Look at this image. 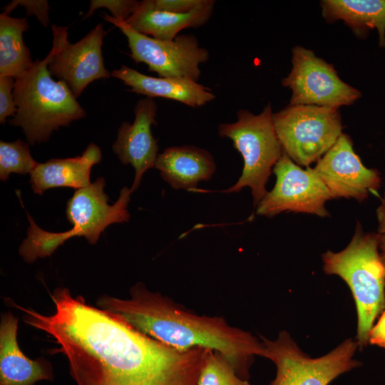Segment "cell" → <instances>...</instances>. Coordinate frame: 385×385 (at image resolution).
<instances>
[{"label": "cell", "instance_id": "484cf974", "mask_svg": "<svg viewBox=\"0 0 385 385\" xmlns=\"http://www.w3.org/2000/svg\"><path fill=\"white\" fill-rule=\"evenodd\" d=\"M18 6L25 8L27 15L35 16L45 27L49 24V4L46 0H14L4 8V13L9 14Z\"/></svg>", "mask_w": 385, "mask_h": 385}, {"label": "cell", "instance_id": "4316f807", "mask_svg": "<svg viewBox=\"0 0 385 385\" xmlns=\"http://www.w3.org/2000/svg\"><path fill=\"white\" fill-rule=\"evenodd\" d=\"M15 78L10 76H0V123L4 124L6 119L14 116L16 106L14 96Z\"/></svg>", "mask_w": 385, "mask_h": 385}, {"label": "cell", "instance_id": "603a6c76", "mask_svg": "<svg viewBox=\"0 0 385 385\" xmlns=\"http://www.w3.org/2000/svg\"><path fill=\"white\" fill-rule=\"evenodd\" d=\"M197 385H251L249 380L240 377L221 352L209 349L201 369Z\"/></svg>", "mask_w": 385, "mask_h": 385}, {"label": "cell", "instance_id": "44dd1931", "mask_svg": "<svg viewBox=\"0 0 385 385\" xmlns=\"http://www.w3.org/2000/svg\"><path fill=\"white\" fill-rule=\"evenodd\" d=\"M28 28L26 18L0 14V76L16 79L33 66L31 52L23 40Z\"/></svg>", "mask_w": 385, "mask_h": 385}, {"label": "cell", "instance_id": "f546056e", "mask_svg": "<svg viewBox=\"0 0 385 385\" xmlns=\"http://www.w3.org/2000/svg\"><path fill=\"white\" fill-rule=\"evenodd\" d=\"M376 218L378 220V233L385 236V192L381 198L380 205L376 209Z\"/></svg>", "mask_w": 385, "mask_h": 385}, {"label": "cell", "instance_id": "2e32d148", "mask_svg": "<svg viewBox=\"0 0 385 385\" xmlns=\"http://www.w3.org/2000/svg\"><path fill=\"white\" fill-rule=\"evenodd\" d=\"M111 76L129 86L130 91L149 98L161 97L192 108L201 107L215 98L212 91L197 81L178 78L153 77L125 65L111 72Z\"/></svg>", "mask_w": 385, "mask_h": 385}, {"label": "cell", "instance_id": "f1b7e54d", "mask_svg": "<svg viewBox=\"0 0 385 385\" xmlns=\"http://www.w3.org/2000/svg\"><path fill=\"white\" fill-rule=\"evenodd\" d=\"M369 342L385 349V309L369 333Z\"/></svg>", "mask_w": 385, "mask_h": 385}, {"label": "cell", "instance_id": "d6986e66", "mask_svg": "<svg viewBox=\"0 0 385 385\" xmlns=\"http://www.w3.org/2000/svg\"><path fill=\"white\" fill-rule=\"evenodd\" d=\"M215 1L204 0L197 8L189 13L178 14L154 9L150 0L139 1L135 12L124 21L134 30L160 40H173L188 28L205 24L210 19Z\"/></svg>", "mask_w": 385, "mask_h": 385}, {"label": "cell", "instance_id": "ffe728a7", "mask_svg": "<svg viewBox=\"0 0 385 385\" xmlns=\"http://www.w3.org/2000/svg\"><path fill=\"white\" fill-rule=\"evenodd\" d=\"M321 6L327 21L342 20L358 36L376 29L385 48V0H323Z\"/></svg>", "mask_w": 385, "mask_h": 385}, {"label": "cell", "instance_id": "cb8c5ba5", "mask_svg": "<svg viewBox=\"0 0 385 385\" xmlns=\"http://www.w3.org/2000/svg\"><path fill=\"white\" fill-rule=\"evenodd\" d=\"M38 163L31 155L28 144L20 139L0 141V179L6 181L11 173L31 174Z\"/></svg>", "mask_w": 385, "mask_h": 385}, {"label": "cell", "instance_id": "5b68a950", "mask_svg": "<svg viewBox=\"0 0 385 385\" xmlns=\"http://www.w3.org/2000/svg\"><path fill=\"white\" fill-rule=\"evenodd\" d=\"M237 116L235 122L220 123L218 134L232 141L242 157L244 166L237 183L222 192H237L249 187L256 207L267 193L266 184L283 149L276 133L270 105L258 115L241 109Z\"/></svg>", "mask_w": 385, "mask_h": 385}, {"label": "cell", "instance_id": "6da1fadb", "mask_svg": "<svg viewBox=\"0 0 385 385\" xmlns=\"http://www.w3.org/2000/svg\"><path fill=\"white\" fill-rule=\"evenodd\" d=\"M46 315L15 305L24 321L46 332L68 360L76 385H197L209 349L180 350L57 287Z\"/></svg>", "mask_w": 385, "mask_h": 385}, {"label": "cell", "instance_id": "3957f363", "mask_svg": "<svg viewBox=\"0 0 385 385\" xmlns=\"http://www.w3.org/2000/svg\"><path fill=\"white\" fill-rule=\"evenodd\" d=\"M378 232H364L357 222L349 245L342 251L322 255L326 274L343 279L349 287L357 311V343H369L376 319L385 309V265L379 252Z\"/></svg>", "mask_w": 385, "mask_h": 385}, {"label": "cell", "instance_id": "9c48e42d", "mask_svg": "<svg viewBox=\"0 0 385 385\" xmlns=\"http://www.w3.org/2000/svg\"><path fill=\"white\" fill-rule=\"evenodd\" d=\"M292 68L282 84L292 92L289 105H314L339 108L361 96L340 79L333 65L302 46L292 49Z\"/></svg>", "mask_w": 385, "mask_h": 385}, {"label": "cell", "instance_id": "8fae6325", "mask_svg": "<svg viewBox=\"0 0 385 385\" xmlns=\"http://www.w3.org/2000/svg\"><path fill=\"white\" fill-rule=\"evenodd\" d=\"M53 46L48 53V70L66 83L77 98L95 80L111 76L104 66L101 47L106 35L98 24L80 41L70 43L68 27L52 25Z\"/></svg>", "mask_w": 385, "mask_h": 385}, {"label": "cell", "instance_id": "4fadbf2b", "mask_svg": "<svg viewBox=\"0 0 385 385\" xmlns=\"http://www.w3.org/2000/svg\"><path fill=\"white\" fill-rule=\"evenodd\" d=\"M105 185V179L98 178L88 186L76 190L67 202L66 217L73 225L70 231L73 237H84L92 245L110 225L130 220L128 205L133 192L130 188H123L117 201L109 205Z\"/></svg>", "mask_w": 385, "mask_h": 385}, {"label": "cell", "instance_id": "30bf717a", "mask_svg": "<svg viewBox=\"0 0 385 385\" xmlns=\"http://www.w3.org/2000/svg\"><path fill=\"white\" fill-rule=\"evenodd\" d=\"M276 182L256 207V213L269 217L283 212L329 215L325 207L329 192L312 168H302L284 151L273 168Z\"/></svg>", "mask_w": 385, "mask_h": 385}, {"label": "cell", "instance_id": "7a4b0ae2", "mask_svg": "<svg viewBox=\"0 0 385 385\" xmlns=\"http://www.w3.org/2000/svg\"><path fill=\"white\" fill-rule=\"evenodd\" d=\"M130 298L102 295L96 305L138 331L180 350L197 347L223 354L242 379L249 380L255 356L263 345L250 332L231 326L222 317L200 315L142 282L130 289Z\"/></svg>", "mask_w": 385, "mask_h": 385}, {"label": "cell", "instance_id": "52a82bcc", "mask_svg": "<svg viewBox=\"0 0 385 385\" xmlns=\"http://www.w3.org/2000/svg\"><path fill=\"white\" fill-rule=\"evenodd\" d=\"M273 123L283 151L299 166L317 162L342 135L338 108L289 105L273 113Z\"/></svg>", "mask_w": 385, "mask_h": 385}, {"label": "cell", "instance_id": "ba28073f", "mask_svg": "<svg viewBox=\"0 0 385 385\" xmlns=\"http://www.w3.org/2000/svg\"><path fill=\"white\" fill-rule=\"evenodd\" d=\"M103 19L118 27L125 36L130 56L144 63L159 77L198 81L200 64L209 59L208 51L200 46L192 34L178 35L173 40H160L138 32L124 21L104 14Z\"/></svg>", "mask_w": 385, "mask_h": 385}, {"label": "cell", "instance_id": "5bb4252c", "mask_svg": "<svg viewBox=\"0 0 385 385\" xmlns=\"http://www.w3.org/2000/svg\"><path fill=\"white\" fill-rule=\"evenodd\" d=\"M135 119L132 123H122L112 149L124 165L130 164L135 170V178L130 188L134 192L140 185L143 175L155 168L158 145L151 131L156 125L157 105L149 97L140 99L134 108Z\"/></svg>", "mask_w": 385, "mask_h": 385}, {"label": "cell", "instance_id": "4dcf8cb0", "mask_svg": "<svg viewBox=\"0 0 385 385\" xmlns=\"http://www.w3.org/2000/svg\"><path fill=\"white\" fill-rule=\"evenodd\" d=\"M379 252L382 260L385 265V236L383 235H380L379 238Z\"/></svg>", "mask_w": 385, "mask_h": 385}, {"label": "cell", "instance_id": "8992f818", "mask_svg": "<svg viewBox=\"0 0 385 385\" xmlns=\"http://www.w3.org/2000/svg\"><path fill=\"white\" fill-rule=\"evenodd\" d=\"M260 337L263 345L262 356L272 361L277 369L270 385H329L341 374L361 364L354 358L359 344L351 339L325 355L312 358L284 330L273 340Z\"/></svg>", "mask_w": 385, "mask_h": 385}, {"label": "cell", "instance_id": "277c9868", "mask_svg": "<svg viewBox=\"0 0 385 385\" xmlns=\"http://www.w3.org/2000/svg\"><path fill=\"white\" fill-rule=\"evenodd\" d=\"M48 54L35 61L15 79L16 114L9 120L19 126L30 145L47 141L53 130L84 118L86 111L66 83L55 81L48 68Z\"/></svg>", "mask_w": 385, "mask_h": 385}, {"label": "cell", "instance_id": "7402d4cb", "mask_svg": "<svg viewBox=\"0 0 385 385\" xmlns=\"http://www.w3.org/2000/svg\"><path fill=\"white\" fill-rule=\"evenodd\" d=\"M27 217L30 223L27 236L19 249L26 262L33 263L38 258L51 256L66 241L73 237L70 230L59 232L46 231L36 224L29 213Z\"/></svg>", "mask_w": 385, "mask_h": 385}, {"label": "cell", "instance_id": "e0dca14e", "mask_svg": "<svg viewBox=\"0 0 385 385\" xmlns=\"http://www.w3.org/2000/svg\"><path fill=\"white\" fill-rule=\"evenodd\" d=\"M155 168L174 189L195 191L200 181L211 179L216 166L212 155L194 145L168 147L158 155Z\"/></svg>", "mask_w": 385, "mask_h": 385}, {"label": "cell", "instance_id": "9a60e30c", "mask_svg": "<svg viewBox=\"0 0 385 385\" xmlns=\"http://www.w3.org/2000/svg\"><path fill=\"white\" fill-rule=\"evenodd\" d=\"M19 319L11 312L1 314L0 323V385H36L53 381L51 363L43 358L31 359L17 342Z\"/></svg>", "mask_w": 385, "mask_h": 385}, {"label": "cell", "instance_id": "ac0fdd59", "mask_svg": "<svg viewBox=\"0 0 385 385\" xmlns=\"http://www.w3.org/2000/svg\"><path fill=\"white\" fill-rule=\"evenodd\" d=\"M101 150L91 143L81 155L68 158H53L38 163L30 174V183L34 192L42 195L46 190L56 188H72L76 190L91 185L92 167L101 162Z\"/></svg>", "mask_w": 385, "mask_h": 385}, {"label": "cell", "instance_id": "7c38bea8", "mask_svg": "<svg viewBox=\"0 0 385 385\" xmlns=\"http://www.w3.org/2000/svg\"><path fill=\"white\" fill-rule=\"evenodd\" d=\"M312 169L328 189L332 199H354L362 202L381 185L379 172L364 165L350 137L345 133H342Z\"/></svg>", "mask_w": 385, "mask_h": 385}, {"label": "cell", "instance_id": "83f0119b", "mask_svg": "<svg viewBox=\"0 0 385 385\" xmlns=\"http://www.w3.org/2000/svg\"><path fill=\"white\" fill-rule=\"evenodd\" d=\"M152 6L158 10L172 13H189L199 6L204 0H150Z\"/></svg>", "mask_w": 385, "mask_h": 385}, {"label": "cell", "instance_id": "d4e9b609", "mask_svg": "<svg viewBox=\"0 0 385 385\" xmlns=\"http://www.w3.org/2000/svg\"><path fill=\"white\" fill-rule=\"evenodd\" d=\"M139 1L135 0H91L88 12L83 19L91 16L96 10L106 8L118 21H125L135 12Z\"/></svg>", "mask_w": 385, "mask_h": 385}]
</instances>
